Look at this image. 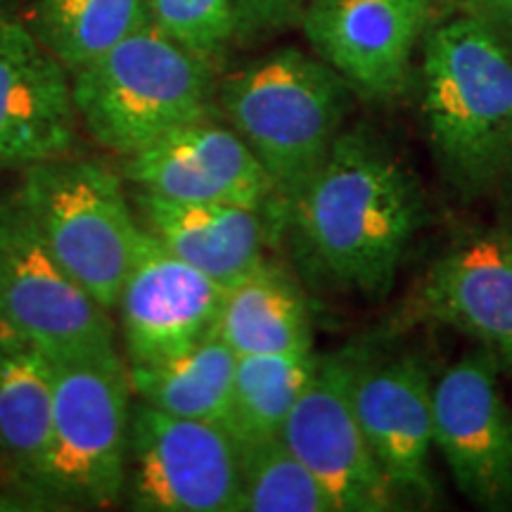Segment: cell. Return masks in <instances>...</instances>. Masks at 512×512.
Listing matches in <instances>:
<instances>
[{
    "label": "cell",
    "mask_w": 512,
    "mask_h": 512,
    "mask_svg": "<svg viewBox=\"0 0 512 512\" xmlns=\"http://www.w3.org/2000/svg\"><path fill=\"white\" fill-rule=\"evenodd\" d=\"M53 437L38 501L112 508L124 498L133 389L119 351L50 363Z\"/></svg>",
    "instance_id": "obj_6"
},
{
    "label": "cell",
    "mask_w": 512,
    "mask_h": 512,
    "mask_svg": "<svg viewBox=\"0 0 512 512\" xmlns=\"http://www.w3.org/2000/svg\"><path fill=\"white\" fill-rule=\"evenodd\" d=\"M72 76L29 24L0 15V171L72 152Z\"/></svg>",
    "instance_id": "obj_16"
},
{
    "label": "cell",
    "mask_w": 512,
    "mask_h": 512,
    "mask_svg": "<svg viewBox=\"0 0 512 512\" xmlns=\"http://www.w3.org/2000/svg\"><path fill=\"white\" fill-rule=\"evenodd\" d=\"M124 176L166 200L238 204L275 211L283 219L264 166L233 128L214 117L178 126L124 157Z\"/></svg>",
    "instance_id": "obj_13"
},
{
    "label": "cell",
    "mask_w": 512,
    "mask_h": 512,
    "mask_svg": "<svg viewBox=\"0 0 512 512\" xmlns=\"http://www.w3.org/2000/svg\"><path fill=\"white\" fill-rule=\"evenodd\" d=\"M53 437V366L0 330V465L19 489L41 496Z\"/></svg>",
    "instance_id": "obj_18"
},
{
    "label": "cell",
    "mask_w": 512,
    "mask_h": 512,
    "mask_svg": "<svg viewBox=\"0 0 512 512\" xmlns=\"http://www.w3.org/2000/svg\"><path fill=\"white\" fill-rule=\"evenodd\" d=\"M467 8L475 12L496 31L512 36V0H467Z\"/></svg>",
    "instance_id": "obj_26"
},
{
    "label": "cell",
    "mask_w": 512,
    "mask_h": 512,
    "mask_svg": "<svg viewBox=\"0 0 512 512\" xmlns=\"http://www.w3.org/2000/svg\"><path fill=\"white\" fill-rule=\"evenodd\" d=\"M214 335L238 356L311 354L309 299L283 266L264 259L252 273L226 287Z\"/></svg>",
    "instance_id": "obj_19"
},
{
    "label": "cell",
    "mask_w": 512,
    "mask_h": 512,
    "mask_svg": "<svg viewBox=\"0 0 512 512\" xmlns=\"http://www.w3.org/2000/svg\"><path fill=\"white\" fill-rule=\"evenodd\" d=\"M422 114L434 162L460 197L512 188V55L475 12L425 36Z\"/></svg>",
    "instance_id": "obj_2"
},
{
    "label": "cell",
    "mask_w": 512,
    "mask_h": 512,
    "mask_svg": "<svg viewBox=\"0 0 512 512\" xmlns=\"http://www.w3.org/2000/svg\"><path fill=\"white\" fill-rule=\"evenodd\" d=\"M299 24L313 53L356 95L392 100L411 81L430 0H309Z\"/></svg>",
    "instance_id": "obj_11"
},
{
    "label": "cell",
    "mask_w": 512,
    "mask_h": 512,
    "mask_svg": "<svg viewBox=\"0 0 512 512\" xmlns=\"http://www.w3.org/2000/svg\"><path fill=\"white\" fill-rule=\"evenodd\" d=\"M318 354L238 356L221 427L235 446L280 437L294 403L316 370Z\"/></svg>",
    "instance_id": "obj_21"
},
{
    "label": "cell",
    "mask_w": 512,
    "mask_h": 512,
    "mask_svg": "<svg viewBox=\"0 0 512 512\" xmlns=\"http://www.w3.org/2000/svg\"><path fill=\"white\" fill-rule=\"evenodd\" d=\"M226 287L171 254L143 228L117 309L126 366L190 349L214 332Z\"/></svg>",
    "instance_id": "obj_14"
},
{
    "label": "cell",
    "mask_w": 512,
    "mask_h": 512,
    "mask_svg": "<svg viewBox=\"0 0 512 512\" xmlns=\"http://www.w3.org/2000/svg\"><path fill=\"white\" fill-rule=\"evenodd\" d=\"M294 259L316 285L380 297L425 219L411 171L368 128H344L283 211Z\"/></svg>",
    "instance_id": "obj_1"
},
{
    "label": "cell",
    "mask_w": 512,
    "mask_h": 512,
    "mask_svg": "<svg viewBox=\"0 0 512 512\" xmlns=\"http://www.w3.org/2000/svg\"><path fill=\"white\" fill-rule=\"evenodd\" d=\"M138 512H238V451L221 425L133 403L124 498Z\"/></svg>",
    "instance_id": "obj_8"
},
{
    "label": "cell",
    "mask_w": 512,
    "mask_h": 512,
    "mask_svg": "<svg viewBox=\"0 0 512 512\" xmlns=\"http://www.w3.org/2000/svg\"><path fill=\"white\" fill-rule=\"evenodd\" d=\"M456 3H467V0H456Z\"/></svg>",
    "instance_id": "obj_27"
},
{
    "label": "cell",
    "mask_w": 512,
    "mask_h": 512,
    "mask_svg": "<svg viewBox=\"0 0 512 512\" xmlns=\"http://www.w3.org/2000/svg\"><path fill=\"white\" fill-rule=\"evenodd\" d=\"M434 380L420 356L361 361L351 351V401L361 430L394 494L434 496Z\"/></svg>",
    "instance_id": "obj_12"
},
{
    "label": "cell",
    "mask_w": 512,
    "mask_h": 512,
    "mask_svg": "<svg viewBox=\"0 0 512 512\" xmlns=\"http://www.w3.org/2000/svg\"><path fill=\"white\" fill-rule=\"evenodd\" d=\"M121 178L93 159H43L22 169L15 202L64 271L107 311L117 309L143 226Z\"/></svg>",
    "instance_id": "obj_5"
},
{
    "label": "cell",
    "mask_w": 512,
    "mask_h": 512,
    "mask_svg": "<svg viewBox=\"0 0 512 512\" xmlns=\"http://www.w3.org/2000/svg\"><path fill=\"white\" fill-rule=\"evenodd\" d=\"M147 19L190 53L216 64L235 41V0H143Z\"/></svg>",
    "instance_id": "obj_24"
},
{
    "label": "cell",
    "mask_w": 512,
    "mask_h": 512,
    "mask_svg": "<svg viewBox=\"0 0 512 512\" xmlns=\"http://www.w3.org/2000/svg\"><path fill=\"white\" fill-rule=\"evenodd\" d=\"M0 330L50 363L114 351V323L50 254L15 197L0 200Z\"/></svg>",
    "instance_id": "obj_7"
},
{
    "label": "cell",
    "mask_w": 512,
    "mask_h": 512,
    "mask_svg": "<svg viewBox=\"0 0 512 512\" xmlns=\"http://www.w3.org/2000/svg\"><path fill=\"white\" fill-rule=\"evenodd\" d=\"M434 448L453 484L484 510H512V408L501 368L477 347L434 380Z\"/></svg>",
    "instance_id": "obj_9"
},
{
    "label": "cell",
    "mask_w": 512,
    "mask_h": 512,
    "mask_svg": "<svg viewBox=\"0 0 512 512\" xmlns=\"http://www.w3.org/2000/svg\"><path fill=\"white\" fill-rule=\"evenodd\" d=\"M69 76L79 124L119 157L211 117L216 105L214 64L150 22Z\"/></svg>",
    "instance_id": "obj_4"
},
{
    "label": "cell",
    "mask_w": 512,
    "mask_h": 512,
    "mask_svg": "<svg viewBox=\"0 0 512 512\" xmlns=\"http://www.w3.org/2000/svg\"><path fill=\"white\" fill-rule=\"evenodd\" d=\"M309 0H235V41H259L299 24Z\"/></svg>",
    "instance_id": "obj_25"
},
{
    "label": "cell",
    "mask_w": 512,
    "mask_h": 512,
    "mask_svg": "<svg viewBox=\"0 0 512 512\" xmlns=\"http://www.w3.org/2000/svg\"><path fill=\"white\" fill-rule=\"evenodd\" d=\"M147 22L143 0H36L29 29L72 74Z\"/></svg>",
    "instance_id": "obj_22"
},
{
    "label": "cell",
    "mask_w": 512,
    "mask_h": 512,
    "mask_svg": "<svg viewBox=\"0 0 512 512\" xmlns=\"http://www.w3.org/2000/svg\"><path fill=\"white\" fill-rule=\"evenodd\" d=\"M422 318L472 337L512 380V228H486L453 242L415 292Z\"/></svg>",
    "instance_id": "obj_15"
},
{
    "label": "cell",
    "mask_w": 512,
    "mask_h": 512,
    "mask_svg": "<svg viewBox=\"0 0 512 512\" xmlns=\"http://www.w3.org/2000/svg\"><path fill=\"white\" fill-rule=\"evenodd\" d=\"M280 437L328 489L337 512L399 508V496L384 477L356 418L351 351L316 358V370Z\"/></svg>",
    "instance_id": "obj_10"
},
{
    "label": "cell",
    "mask_w": 512,
    "mask_h": 512,
    "mask_svg": "<svg viewBox=\"0 0 512 512\" xmlns=\"http://www.w3.org/2000/svg\"><path fill=\"white\" fill-rule=\"evenodd\" d=\"M238 354L211 332L181 354L128 366L133 396L176 418L214 422L226 418Z\"/></svg>",
    "instance_id": "obj_20"
},
{
    "label": "cell",
    "mask_w": 512,
    "mask_h": 512,
    "mask_svg": "<svg viewBox=\"0 0 512 512\" xmlns=\"http://www.w3.org/2000/svg\"><path fill=\"white\" fill-rule=\"evenodd\" d=\"M238 512H337L323 484L283 437L235 446Z\"/></svg>",
    "instance_id": "obj_23"
},
{
    "label": "cell",
    "mask_w": 512,
    "mask_h": 512,
    "mask_svg": "<svg viewBox=\"0 0 512 512\" xmlns=\"http://www.w3.org/2000/svg\"><path fill=\"white\" fill-rule=\"evenodd\" d=\"M138 221L171 254L223 287L235 285L266 259L275 211L238 204L176 202L136 188Z\"/></svg>",
    "instance_id": "obj_17"
},
{
    "label": "cell",
    "mask_w": 512,
    "mask_h": 512,
    "mask_svg": "<svg viewBox=\"0 0 512 512\" xmlns=\"http://www.w3.org/2000/svg\"><path fill=\"white\" fill-rule=\"evenodd\" d=\"M354 88L318 55L283 48L216 86V105L271 178L280 207L304 188L344 131Z\"/></svg>",
    "instance_id": "obj_3"
}]
</instances>
